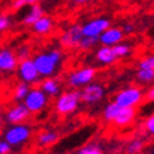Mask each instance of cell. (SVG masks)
I'll return each mask as SVG.
<instances>
[{"mask_svg": "<svg viewBox=\"0 0 154 154\" xmlns=\"http://www.w3.org/2000/svg\"><path fill=\"white\" fill-rule=\"evenodd\" d=\"M33 61L40 76L50 78V76H54L61 68L62 61H64V54L58 48H51V50L38 52L33 58Z\"/></svg>", "mask_w": 154, "mask_h": 154, "instance_id": "cell-1", "label": "cell"}, {"mask_svg": "<svg viewBox=\"0 0 154 154\" xmlns=\"http://www.w3.org/2000/svg\"><path fill=\"white\" fill-rule=\"evenodd\" d=\"M81 100V91L78 89H71L66 92H62L57 96L55 99V112L60 115H71V113L76 112V109L79 107Z\"/></svg>", "mask_w": 154, "mask_h": 154, "instance_id": "cell-2", "label": "cell"}, {"mask_svg": "<svg viewBox=\"0 0 154 154\" xmlns=\"http://www.w3.org/2000/svg\"><path fill=\"white\" fill-rule=\"evenodd\" d=\"M31 127L26 123H17L11 126L5 131V140L9 143L11 147H19V146L26 144L30 137H31Z\"/></svg>", "mask_w": 154, "mask_h": 154, "instance_id": "cell-3", "label": "cell"}, {"mask_svg": "<svg viewBox=\"0 0 154 154\" xmlns=\"http://www.w3.org/2000/svg\"><path fill=\"white\" fill-rule=\"evenodd\" d=\"M143 99H144V94L139 86H129L119 91L115 95L113 102L120 107H137L143 102Z\"/></svg>", "mask_w": 154, "mask_h": 154, "instance_id": "cell-4", "label": "cell"}, {"mask_svg": "<svg viewBox=\"0 0 154 154\" xmlns=\"http://www.w3.org/2000/svg\"><path fill=\"white\" fill-rule=\"evenodd\" d=\"M95 78H96V69L94 66H82L71 71L66 76V84L72 89H79L94 82Z\"/></svg>", "mask_w": 154, "mask_h": 154, "instance_id": "cell-5", "label": "cell"}, {"mask_svg": "<svg viewBox=\"0 0 154 154\" xmlns=\"http://www.w3.org/2000/svg\"><path fill=\"white\" fill-rule=\"evenodd\" d=\"M23 102L30 113H40L47 107L48 96L42 92L41 88H31Z\"/></svg>", "mask_w": 154, "mask_h": 154, "instance_id": "cell-6", "label": "cell"}, {"mask_svg": "<svg viewBox=\"0 0 154 154\" xmlns=\"http://www.w3.org/2000/svg\"><path fill=\"white\" fill-rule=\"evenodd\" d=\"M17 75L21 82L27 85H34L40 82V74H38L35 64H34L33 58H27V60H21L19 61V65H17Z\"/></svg>", "mask_w": 154, "mask_h": 154, "instance_id": "cell-7", "label": "cell"}, {"mask_svg": "<svg viewBox=\"0 0 154 154\" xmlns=\"http://www.w3.org/2000/svg\"><path fill=\"white\" fill-rule=\"evenodd\" d=\"M105 94H106V91L103 88V85L91 82L81 91V100L86 105H95L105 98Z\"/></svg>", "mask_w": 154, "mask_h": 154, "instance_id": "cell-8", "label": "cell"}, {"mask_svg": "<svg viewBox=\"0 0 154 154\" xmlns=\"http://www.w3.org/2000/svg\"><path fill=\"white\" fill-rule=\"evenodd\" d=\"M82 37H84V34H82V26L74 24V26L68 27L64 33L61 34L60 42L64 48L74 50V48H78Z\"/></svg>", "mask_w": 154, "mask_h": 154, "instance_id": "cell-9", "label": "cell"}, {"mask_svg": "<svg viewBox=\"0 0 154 154\" xmlns=\"http://www.w3.org/2000/svg\"><path fill=\"white\" fill-rule=\"evenodd\" d=\"M110 27V20L106 17H96L86 21L82 24V34L85 37H96L99 38V35Z\"/></svg>", "mask_w": 154, "mask_h": 154, "instance_id": "cell-10", "label": "cell"}, {"mask_svg": "<svg viewBox=\"0 0 154 154\" xmlns=\"http://www.w3.org/2000/svg\"><path fill=\"white\" fill-rule=\"evenodd\" d=\"M19 65V58L16 51L11 48H0V71L2 72H14Z\"/></svg>", "mask_w": 154, "mask_h": 154, "instance_id": "cell-11", "label": "cell"}, {"mask_svg": "<svg viewBox=\"0 0 154 154\" xmlns=\"http://www.w3.org/2000/svg\"><path fill=\"white\" fill-rule=\"evenodd\" d=\"M30 110H28L24 103H19V105H14L11 106L6 112V122L10 123V125H17V123H23L30 117Z\"/></svg>", "mask_w": 154, "mask_h": 154, "instance_id": "cell-12", "label": "cell"}, {"mask_svg": "<svg viewBox=\"0 0 154 154\" xmlns=\"http://www.w3.org/2000/svg\"><path fill=\"white\" fill-rule=\"evenodd\" d=\"M123 38H125V33L122 31V28L110 26L99 35V44L106 45V47H113V45L123 41Z\"/></svg>", "mask_w": 154, "mask_h": 154, "instance_id": "cell-13", "label": "cell"}, {"mask_svg": "<svg viewBox=\"0 0 154 154\" xmlns=\"http://www.w3.org/2000/svg\"><path fill=\"white\" fill-rule=\"evenodd\" d=\"M136 120V107H120L116 117L113 119V125L116 127H127Z\"/></svg>", "mask_w": 154, "mask_h": 154, "instance_id": "cell-14", "label": "cell"}, {"mask_svg": "<svg viewBox=\"0 0 154 154\" xmlns=\"http://www.w3.org/2000/svg\"><path fill=\"white\" fill-rule=\"evenodd\" d=\"M54 27H55V23L54 20L50 17V16H41L40 19L35 21V23L31 26V30L33 33H35L37 35H48L54 31Z\"/></svg>", "mask_w": 154, "mask_h": 154, "instance_id": "cell-15", "label": "cell"}, {"mask_svg": "<svg viewBox=\"0 0 154 154\" xmlns=\"http://www.w3.org/2000/svg\"><path fill=\"white\" fill-rule=\"evenodd\" d=\"M95 58L100 65H113L117 61L115 52H113L112 47H106V45H102L99 47L95 52Z\"/></svg>", "mask_w": 154, "mask_h": 154, "instance_id": "cell-16", "label": "cell"}, {"mask_svg": "<svg viewBox=\"0 0 154 154\" xmlns=\"http://www.w3.org/2000/svg\"><path fill=\"white\" fill-rule=\"evenodd\" d=\"M60 139V134H58V131L55 130H42L40 131L37 134V139H35V143H37L38 147H41V149H47L50 146L55 144L57 141Z\"/></svg>", "mask_w": 154, "mask_h": 154, "instance_id": "cell-17", "label": "cell"}, {"mask_svg": "<svg viewBox=\"0 0 154 154\" xmlns=\"http://www.w3.org/2000/svg\"><path fill=\"white\" fill-rule=\"evenodd\" d=\"M41 16H44V9L40 6V3L28 6V10L24 13L23 17H21V23H23L24 26H30V27H31Z\"/></svg>", "mask_w": 154, "mask_h": 154, "instance_id": "cell-18", "label": "cell"}, {"mask_svg": "<svg viewBox=\"0 0 154 154\" xmlns=\"http://www.w3.org/2000/svg\"><path fill=\"white\" fill-rule=\"evenodd\" d=\"M40 88L42 89V92L47 95V96H58L61 94V84L60 81L50 76V78H44V81L41 82Z\"/></svg>", "mask_w": 154, "mask_h": 154, "instance_id": "cell-19", "label": "cell"}, {"mask_svg": "<svg viewBox=\"0 0 154 154\" xmlns=\"http://www.w3.org/2000/svg\"><path fill=\"white\" fill-rule=\"evenodd\" d=\"M137 81L143 85H149L154 82V69H149V68H139L137 74H136Z\"/></svg>", "mask_w": 154, "mask_h": 154, "instance_id": "cell-20", "label": "cell"}, {"mask_svg": "<svg viewBox=\"0 0 154 154\" xmlns=\"http://www.w3.org/2000/svg\"><path fill=\"white\" fill-rule=\"evenodd\" d=\"M113 52H115V55H116L117 60H120V58H126L131 54V45L130 44H127V42H119L116 45H113Z\"/></svg>", "mask_w": 154, "mask_h": 154, "instance_id": "cell-21", "label": "cell"}, {"mask_svg": "<svg viewBox=\"0 0 154 154\" xmlns=\"http://www.w3.org/2000/svg\"><path fill=\"white\" fill-rule=\"evenodd\" d=\"M119 109H120V106H119V105H116L115 102L107 103L106 106H105V109H103V119H105V122H107V123H112L113 119L116 117L117 112H119Z\"/></svg>", "mask_w": 154, "mask_h": 154, "instance_id": "cell-22", "label": "cell"}, {"mask_svg": "<svg viewBox=\"0 0 154 154\" xmlns=\"http://www.w3.org/2000/svg\"><path fill=\"white\" fill-rule=\"evenodd\" d=\"M99 44V38L96 37H82V40H81L79 45H78V48L79 50H82V51H89V50H92L94 47H96Z\"/></svg>", "mask_w": 154, "mask_h": 154, "instance_id": "cell-23", "label": "cell"}, {"mask_svg": "<svg viewBox=\"0 0 154 154\" xmlns=\"http://www.w3.org/2000/svg\"><path fill=\"white\" fill-rule=\"evenodd\" d=\"M28 91H30V85L24 84V82L19 84L14 88V92H13L14 99H16V100H24V98H26L28 94Z\"/></svg>", "mask_w": 154, "mask_h": 154, "instance_id": "cell-24", "label": "cell"}, {"mask_svg": "<svg viewBox=\"0 0 154 154\" xmlns=\"http://www.w3.org/2000/svg\"><path fill=\"white\" fill-rule=\"evenodd\" d=\"M141 150H143V140L141 139H133L126 146L127 154H139Z\"/></svg>", "mask_w": 154, "mask_h": 154, "instance_id": "cell-25", "label": "cell"}, {"mask_svg": "<svg viewBox=\"0 0 154 154\" xmlns=\"http://www.w3.org/2000/svg\"><path fill=\"white\" fill-rule=\"evenodd\" d=\"M11 24H13V21H11V17L9 14L0 11V35L5 34L6 31H9Z\"/></svg>", "mask_w": 154, "mask_h": 154, "instance_id": "cell-26", "label": "cell"}, {"mask_svg": "<svg viewBox=\"0 0 154 154\" xmlns=\"http://www.w3.org/2000/svg\"><path fill=\"white\" fill-rule=\"evenodd\" d=\"M76 154H103V151L98 144L91 143V144H86L82 149H79L76 151Z\"/></svg>", "mask_w": 154, "mask_h": 154, "instance_id": "cell-27", "label": "cell"}, {"mask_svg": "<svg viewBox=\"0 0 154 154\" xmlns=\"http://www.w3.org/2000/svg\"><path fill=\"white\" fill-rule=\"evenodd\" d=\"M42 0H13L11 3V7L14 10H21L24 7H28V6H33V5H37Z\"/></svg>", "mask_w": 154, "mask_h": 154, "instance_id": "cell-28", "label": "cell"}, {"mask_svg": "<svg viewBox=\"0 0 154 154\" xmlns=\"http://www.w3.org/2000/svg\"><path fill=\"white\" fill-rule=\"evenodd\" d=\"M16 55H17L19 61L27 60V58H30V55H31V50H30L28 45H20V47L16 50Z\"/></svg>", "mask_w": 154, "mask_h": 154, "instance_id": "cell-29", "label": "cell"}, {"mask_svg": "<svg viewBox=\"0 0 154 154\" xmlns=\"http://www.w3.org/2000/svg\"><path fill=\"white\" fill-rule=\"evenodd\" d=\"M139 68H149L154 69V55H146L139 61Z\"/></svg>", "mask_w": 154, "mask_h": 154, "instance_id": "cell-30", "label": "cell"}, {"mask_svg": "<svg viewBox=\"0 0 154 154\" xmlns=\"http://www.w3.org/2000/svg\"><path fill=\"white\" fill-rule=\"evenodd\" d=\"M144 129L150 136H154V113L147 117V120L144 123Z\"/></svg>", "mask_w": 154, "mask_h": 154, "instance_id": "cell-31", "label": "cell"}, {"mask_svg": "<svg viewBox=\"0 0 154 154\" xmlns=\"http://www.w3.org/2000/svg\"><path fill=\"white\" fill-rule=\"evenodd\" d=\"M10 151H11V146L5 139H2L0 140V154H10Z\"/></svg>", "mask_w": 154, "mask_h": 154, "instance_id": "cell-32", "label": "cell"}, {"mask_svg": "<svg viewBox=\"0 0 154 154\" xmlns=\"http://www.w3.org/2000/svg\"><path fill=\"white\" fill-rule=\"evenodd\" d=\"M122 31L125 34H131L133 31H134V26L131 23H126V24H123V27H122Z\"/></svg>", "mask_w": 154, "mask_h": 154, "instance_id": "cell-33", "label": "cell"}, {"mask_svg": "<svg viewBox=\"0 0 154 154\" xmlns=\"http://www.w3.org/2000/svg\"><path fill=\"white\" fill-rule=\"evenodd\" d=\"M146 98L149 99L150 102L154 103V86H151V88L149 89V92H147V95H146Z\"/></svg>", "mask_w": 154, "mask_h": 154, "instance_id": "cell-34", "label": "cell"}, {"mask_svg": "<svg viewBox=\"0 0 154 154\" xmlns=\"http://www.w3.org/2000/svg\"><path fill=\"white\" fill-rule=\"evenodd\" d=\"M69 2H72L74 5H86L91 0H69Z\"/></svg>", "mask_w": 154, "mask_h": 154, "instance_id": "cell-35", "label": "cell"}, {"mask_svg": "<svg viewBox=\"0 0 154 154\" xmlns=\"http://www.w3.org/2000/svg\"><path fill=\"white\" fill-rule=\"evenodd\" d=\"M2 126H3V116L0 115V129H2Z\"/></svg>", "mask_w": 154, "mask_h": 154, "instance_id": "cell-36", "label": "cell"}, {"mask_svg": "<svg viewBox=\"0 0 154 154\" xmlns=\"http://www.w3.org/2000/svg\"><path fill=\"white\" fill-rule=\"evenodd\" d=\"M48 154H68V153H48Z\"/></svg>", "mask_w": 154, "mask_h": 154, "instance_id": "cell-37", "label": "cell"}, {"mask_svg": "<svg viewBox=\"0 0 154 154\" xmlns=\"http://www.w3.org/2000/svg\"><path fill=\"white\" fill-rule=\"evenodd\" d=\"M153 7H154V0H153Z\"/></svg>", "mask_w": 154, "mask_h": 154, "instance_id": "cell-38", "label": "cell"}, {"mask_svg": "<svg viewBox=\"0 0 154 154\" xmlns=\"http://www.w3.org/2000/svg\"><path fill=\"white\" fill-rule=\"evenodd\" d=\"M0 72H2V71H0Z\"/></svg>", "mask_w": 154, "mask_h": 154, "instance_id": "cell-39", "label": "cell"}]
</instances>
